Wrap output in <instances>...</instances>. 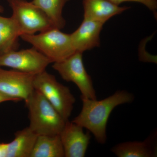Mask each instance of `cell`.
I'll return each mask as SVG.
<instances>
[{
    "mask_svg": "<svg viewBox=\"0 0 157 157\" xmlns=\"http://www.w3.org/2000/svg\"><path fill=\"white\" fill-rule=\"evenodd\" d=\"M13 11L11 17L21 36L33 35L55 28L46 14L32 2L26 0H7Z\"/></svg>",
    "mask_w": 157,
    "mask_h": 157,
    "instance_id": "5b68a950",
    "label": "cell"
},
{
    "mask_svg": "<svg viewBox=\"0 0 157 157\" xmlns=\"http://www.w3.org/2000/svg\"><path fill=\"white\" fill-rule=\"evenodd\" d=\"M51 61L36 48L13 50L0 55V67L36 74L45 71Z\"/></svg>",
    "mask_w": 157,
    "mask_h": 157,
    "instance_id": "52a82bcc",
    "label": "cell"
},
{
    "mask_svg": "<svg viewBox=\"0 0 157 157\" xmlns=\"http://www.w3.org/2000/svg\"><path fill=\"white\" fill-rule=\"evenodd\" d=\"M52 28L35 35H22L20 38L47 57L52 63L64 60L73 54V48L70 34Z\"/></svg>",
    "mask_w": 157,
    "mask_h": 157,
    "instance_id": "3957f363",
    "label": "cell"
},
{
    "mask_svg": "<svg viewBox=\"0 0 157 157\" xmlns=\"http://www.w3.org/2000/svg\"><path fill=\"white\" fill-rule=\"evenodd\" d=\"M82 53L76 51L64 60L54 63L52 68L63 79L76 85L81 92V97L97 100L92 79L84 67Z\"/></svg>",
    "mask_w": 157,
    "mask_h": 157,
    "instance_id": "8992f818",
    "label": "cell"
},
{
    "mask_svg": "<svg viewBox=\"0 0 157 157\" xmlns=\"http://www.w3.org/2000/svg\"><path fill=\"white\" fill-rule=\"evenodd\" d=\"M35 89L40 92L66 121L73 110L76 99L70 89L59 82L55 76L46 70L35 75L33 80Z\"/></svg>",
    "mask_w": 157,
    "mask_h": 157,
    "instance_id": "277c9868",
    "label": "cell"
},
{
    "mask_svg": "<svg viewBox=\"0 0 157 157\" xmlns=\"http://www.w3.org/2000/svg\"><path fill=\"white\" fill-rule=\"evenodd\" d=\"M83 128L73 121H67L59 134L65 157H83L85 156L91 136L85 133Z\"/></svg>",
    "mask_w": 157,
    "mask_h": 157,
    "instance_id": "9c48e42d",
    "label": "cell"
},
{
    "mask_svg": "<svg viewBox=\"0 0 157 157\" xmlns=\"http://www.w3.org/2000/svg\"><path fill=\"white\" fill-rule=\"evenodd\" d=\"M104 23L83 19L77 29L70 34L73 48L76 51L83 53L101 45L100 34Z\"/></svg>",
    "mask_w": 157,
    "mask_h": 157,
    "instance_id": "30bf717a",
    "label": "cell"
},
{
    "mask_svg": "<svg viewBox=\"0 0 157 157\" xmlns=\"http://www.w3.org/2000/svg\"><path fill=\"white\" fill-rule=\"evenodd\" d=\"M81 99L82 102L81 112L72 121L87 129L98 143L104 144L107 140L106 129L111 112L119 105L132 103L135 96L125 90H119L100 101L82 97Z\"/></svg>",
    "mask_w": 157,
    "mask_h": 157,
    "instance_id": "6da1fadb",
    "label": "cell"
},
{
    "mask_svg": "<svg viewBox=\"0 0 157 157\" xmlns=\"http://www.w3.org/2000/svg\"><path fill=\"white\" fill-rule=\"evenodd\" d=\"M84 19L105 23L113 16L128 9L127 6L121 7L109 0H82Z\"/></svg>",
    "mask_w": 157,
    "mask_h": 157,
    "instance_id": "7c38bea8",
    "label": "cell"
},
{
    "mask_svg": "<svg viewBox=\"0 0 157 157\" xmlns=\"http://www.w3.org/2000/svg\"><path fill=\"white\" fill-rule=\"evenodd\" d=\"M37 136L29 127L15 132L14 140L7 143L6 157H30Z\"/></svg>",
    "mask_w": 157,
    "mask_h": 157,
    "instance_id": "4fadbf2b",
    "label": "cell"
},
{
    "mask_svg": "<svg viewBox=\"0 0 157 157\" xmlns=\"http://www.w3.org/2000/svg\"><path fill=\"white\" fill-rule=\"evenodd\" d=\"M7 143L0 142V157H6Z\"/></svg>",
    "mask_w": 157,
    "mask_h": 157,
    "instance_id": "ac0fdd59",
    "label": "cell"
},
{
    "mask_svg": "<svg viewBox=\"0 0 157 157\" xmlns=\"http://www.w3.org/2000/svg\"><path fill=\"white\" fill-rule=\"evenodd\" d=\"M20 36L19 29L12 17L0 16V55L17 50Z\"/></svg>",
    "mask_w": 157,
    "mask_h": 157,
    "instance_id": "9a60e30c",
    "label": "cell"
},
{
    "mask_svg": "<svg viewBox=\"0 0 157 157\" xmlns=\"http://www.w3.org/2000/svg\"><path fill=\"white\" fill-rule=\"evenodd\" d=\"M35 74L0 67V92L16 102L25 101L34 90Z\"/></svg>",
    "mask_w": 157,
    "mask_h": 157,
    "instance_id": "ba28073f",
    "label": "cell"
},
{
    "mask_svg": "<svg viewBox=\"0 0 157 157\" xmlns=\"http://www.w3.org/2000/svg\"><path fill=\"white\" fill-rule=\"evenodd\" d=\"M111 2L117 6L125 2H135L140 3L146 6L151 11L155 12L157 9V0H109Z\"/></svg>",
    "mask_w": 157,
    "mask_h": 157,
    "instance_id": "e0dca14e",
    "label": "cell"
},
{
    "mask_svg": "<svg viewBox=\"0 0 157 157\" xmlns=\"http://www.w3.org/2000/svg\"><path fill=\"white\" fill-rule=\"evenodd\" d=\"M111 151L118 157L157 156V132H152L143 141H126L115 145Z\"/></svg>",
    "mask_w": 157,
    "mask_h": 157,
    "instance_id": "8fae6325",
    "label": "cell"
},
{
    "mask_svg": "<svg viewBox=\"0 0 157 157\" xmlns=\"http://www.w3.org/2000/svg\"><path fill=\"white\" fill-rule=\"evenodd\" d=\"M59 135H38L30 157H63Z\"/></svg>",
    "mask_w": 157,
    "mask_h": 157,
    "instance_id": "5bb4252c",
    "label": "cell"
},
{
    "mask_svg": "<svg viewBox=\"0 0 157 157\" xmlns=\"http://www.w3.org/2000/svg\"><path fill=\"white\" fill-rule=\"evenodd\" d=\"M4 12V9L2 6L0 5V14L3 13Z\"/></svg>",
    "mask_w": 157,
    "mask_h": 157,
    "instance_id": "ffe728a7",
    "label": "cell"
},
{
    "mask_svg": "<svg viewBox=\"0 0 157 157\" xmlns=\"http://www.w3.org/2000/svg\"><path fill=\"white\" fill-rule=\"evenodd\" d=\"M70 0H33L32 3L40 8L50 20L55 28L61 30L66 25L63 10Z\"/></svg>",
    "mask_w": 157,
    "mask_h": 157,
    "instance_id": "2e32d148",
    "label": "cell"
},
{
    "mask_svg": "<svg viewBox=\"0 0 157 157\" xmlns=\"http://www.w3.org/2000/svg\"><path fill=\"white\" fill-rule=\"evenodd\" d=\"M7 101H14L16 102L14 99L0 92V104L3 102H7Z\"/></svg>",
    "mask_w": 157,
    "mask_h": 157,
    "instance_id": "d6986e66",
    "label": "cell"
},
{
    "mask_svg": "<svg viewBox=\"0 0 157 157\" xmlns=\"http://www.w3.org/2000/svg\"><path fill=\"white\" fill-rule=\"evenodd\" d=\"M25 101L32 131L38 135H59L67 121L40 92L34 89Z\"/></svg>",
    "mask_w": 157,
    "mask_h": 157,
    "instance_id": "7a4b0ae2",
    "label": "cell"
}]
</instances>
